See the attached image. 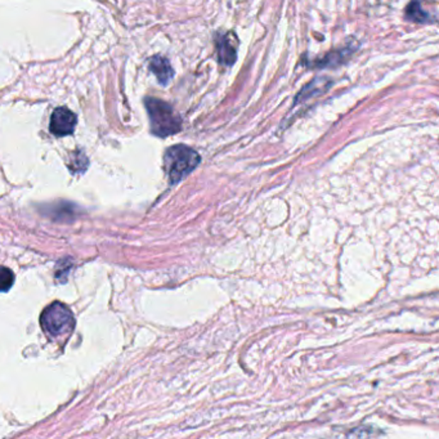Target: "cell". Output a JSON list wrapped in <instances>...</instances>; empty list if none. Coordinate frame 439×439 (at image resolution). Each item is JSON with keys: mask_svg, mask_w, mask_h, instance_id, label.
Segmentation results:
<instances>
[{"mask_svg": "<svg viewBox=\"0 0 439 439\" xmlns=\"http://www.w3.org/2000/svg\"><path fill=\"white\" fill-rule=\"evenodd\" d=\"M145 105L148 112L152 134L165 138L181 130V118L169 104L157 98L148 97L145 99Z\"/></svg>", "mask_w": 439, "mask_h": 439, "instance_id": "6da1fadb", "label": "cell"}, {"mask_svg": "<svg viewBox=\"0 0 439 439\" xmlns=\"http://www.w3.org/2000/svg\"><path fill=\"white\" fill-rule=\"evenodd\" d=\"M164 161L169 181L170 183H178L199 167L201 157L194 148L177 145L167 148Z\"/></svg>", "mask_w": 439, "mask_h": 439, "instance_id": "7a4b0ae2", "label": "cell"}, {"mask_svg": "<svg viewBox=\"0 0 439 439\" xmlns=\"http://www.w3.org/2000/svg\"><path fill=\"white\" fill-rule=\"evenodd\" d=\"M75 320L70 308L56 301L45 308L42 313V326L52 336H63L74 328Z\"/></svg>", "mask_w": 439, "mask_h": 439, "instance_id": "3957f363", "label": "cell"}, {"mask_svg": "<svg viewBox=\"0 0 439 439\" xmlns=\"http://www.w3.org/2000/svg\"><path fill=\"white\" fill-rule=\"evenodd\" d=\"M77 118L67 107H58L50 116L49 129L57 137L70 135L75 130Z\"/></svg>", "mask_w": 439, "mask_h": 439, "instance_id": "277c9868", "label": "cell"}, {"mask_svg": "<svg viewBox=\"0 0 439 439\" xmlns=\"http://www.w3.org/2000/svg\"><path fill=\"white\" fill-rule=\"evenodd\" d=\"M148 67H150V70L154 72L155 77H157L159 83L162 84V85H167L169 82L174 77V71L172 69L170 63L165 57H152L150 60Z\"/></svg>", "mask_w": 439, "mask_h": 439, "instance_id": "5b68a950", "label": "cell"}, {"mask_svg": "<svg viewBox=\"0 0 439 439\" xmlns=\"http://www.w3.org/2000/svg\"><path fill=\"white\" fill-rule=\"evenodd\" d=\"M216 48H218V56H219V61L224 66H232L233 63L236 62V45L232 40V38L230 35H224L218 40L216 44Z\"/></svg>", "mask_w": 439, "mask_h": 439, "instance_id": "8992f818", "label": "cell"}, {"mask_svg": "<svg viewBox=\"0 0 439 439\" xmlns=\"http://www.w3.org/2000/svg\"><path fill=\"white\" fill-rule=\"evenodd\" d=\"M406 18L410 21L418 22V23H432L435 22V17H432L430 13L426 12L418 0L411 1L406 8Z\"/></svg>", "mask_w": 439, "mask_h": 439, "instance_id": "52a82bcc", "label": "cell"}, {"mask_svg": "<svg viewBox=\"0 0 439 439\" xmlns=\"http://www.w3.org/2000/svg\"><path fill=\"white\" fill-rule=\"evenodd\" d=\"M14 284V274L7 267H0V293H6Z\"/></svg>", "mask_w": 439, "mask_h": 439, "instance_id": "ba28073f", "label": "cell"}]
</instances>
